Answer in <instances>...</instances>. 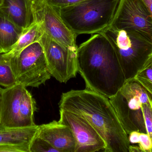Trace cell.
<instances>
[{
  "instance_id": "5b68a950",
  "label": "cell",
  "mask_w": 152,
  "mask_h": 152,
  "mask_svg": "<svg viewBox=\"0 0 152 152\" xmlns=\"http://www.w3.org/2000/svg\"><path fill=\"white\" fill-rule=\"evenodd\" d=\"M10 57L17 84L26 87H38L52 76L43 48L39 41Z\"/></svg>"
},
{
  "instance_id": "8fae6325",
  "label": "cell",
  "mask_w": 152,
  "mask_h": 152,
  "mask_svg": "<svg viewBox=\"0 0 152 152\" xmlns=\"http://www.w3.org/2000/svg\"><path fill=\"white\" fill-rule=\"evenodd\" d=\"M25 87L17 84L3 89L0 109V123L6 127L21 128L20 117V100Z\"/></svg>"
},
{
  "instance_id": "603a6c76",
  "label": "cell",
  "mask_w": 152,
  "mask_h": 152,
  "mask_svg": "<svg viewBox=\"0 0 152 152\" xmlns=\"http://www.w3.org/2000/svg\"><path fill=\"white\" fill-rule=\"evenodd\" d=\"M0 152H30L26 147L11 144H0Z\"/></svg>"
},
{
  "instance_id": "7a4b0ae2",
  "label": "cell",
  "mask_w": 152,
  "mask_h": 152,
  "mask_svg": "<svg viewBox=\"0 0 152 152\" xmlns=\"http://www.w3.org/2000/svg\"><path fill=\"white\" fill-rule=\"evenodd\" d=\"M77 67L86 89L108 98L126 81L114 49L102 33L94 34L78 47Z\"/></svg>"
},
{
  "instance_id": "484cf974",
  "label": "cell",
  "mask_w": 152,
  "mask_h": 152,
  "mask_svg": "<svg viewBox=\"0 0 152 152\" xmlns=\"http://www.w3.org/2000/svg\"><path fill=\"white\" fill-rule=\"evenodd\" d=\"M129 152H142L139 146L130 145L129 149Z\"/></svg>"
},
{
  "instance_id": "44dd1931",
  "label": "cell",
  "mask_w": 152,
  "mask_h": 152,
  "mask_svg": "<svg viewBox=\"0 0 152 152\" xmlns=\"http://www.w3.org/2000/svg\"><path fill=\"white\" fill-rule=\"evenodd\" d=\"M30 152H58L49 142L36 135L30 145Z\"/></svg>"
},
{
  "instance_id": "9a60e30c",
  "label": "cell",
  "mask_w": 152,
  "mask_h": 152,
  "mask_svg": "<svg viewBox=\"0 0 152 152\" xmlns=\"http://www.w3.org/2000/svg\"><path fill=\"white\" fill-rule=\"evenodd\" d=\"M44 33L41 23L37 21H34L29 26L24 29L13 48L6 53L10 56L17 54L27 46L33 43L39 42Z\"/></svg>"
},
{
  "instance_id": "ffe728a7",
  "label": "cell",
  "mask_w": 152,
  "mask_h": 152,
  "mask_svg": "<svg viewBox=\"0 0 152 152\" xmlns=\"http://www.w3.org/2000/svg\"><path fill=\"white\" fill-rule=\"evenodd\" d=\"M129 143L139 144L142 152H152V142L150 136L145 133L134 131L128 136Z\"/></svg>"
},
{
  "instance_id": "8992f818",
  "label": "cell",
  "mask_w": 152,
  "mask_h": 152,
  "mask_svg": "<svg viewBox=\"0 0 152 152\" xmlns=\"http://www.w3.org/2000/svg\"><path fill=\"white\" fill-rule=\"evenodd\" d=\"M39 42L43 48L52 76L63 83L75 77L77 73V49L67 47L45 33Z\"/></svg>"
},
{
  "instance_id": "3957f363",
  "label": "cell",
  "mask_w": 152,
  "mask_h": 152,
  "mask_svg": "<svg viewBox=\"0 0 152 152\" xmlns=\"http://www.w3.org/2000/svg\"><path fill=\"white\" fill-rule=\"evenodd\" d=\"M121 0H83L55 9L67 26L78 36L102 33L112 25Z\"/></svg>"
},
{
  "instance_id": "ba28073f",
  "label": "cell",
  "mask_w": 152,
  "mask_h": 152,
  "mask_svg": "<svg viewBox=\"0 0 152 152\" xmlns=\"http://www.w3.org/2000/svg\"><path fill=\"white\" fill-rule=\"evenodd\" d=\"M59 111V122L67 126L75 137V152H105V142L85 118L65 110Z\"/></svg>"
},
{
  "instance_id": "d4e9b609",
  "label": "cell",
  "mask_w": 152,
  "mask_h": 152,
  "mask_svg": "<svg viewBox=\"0 0 152 152\" xmlns=\"http://www.w3.org/2000/svg\"><path fill=\"white\" fill-rule=\"evenodd\" d=\"M149 10L152 19V0H142Z\"/></svg>"
},
{
  "instance_id": "d6986e66",
  "label": "cell",
  "mask_w": 152,
  "mask_h": 152,
  "mask_svg": "<svg viewBox=\"0 0 152 152\" xmlns=\"http://www.w3.org/2000/svg\"><path fill=\"white\" fill-rule=\"evenodd\" d=\"M131 79L140 84L152 96V53Z\"/></svg>"
},
{
  "instance_id": "ac0fdd59",
  "label": "cell",
  "mask_w": 152,
  "mask_h": 152,
  "mask_svg": "<svg viewBox=\"0 0 152 152\" xmlns=\"http://www.w3.org/2000/svg\"><path fill=\"white\" fill-rule=\"evenodd\" d=\"M11 64V57L7 53H0V86L4 88L17 84Z\"/></svg>"
},
{
  "instance_id": "7c38bea8",
  "label": "cell",
  "mask_w": 152,
  "mask_h": 152,
  "mask_svg": "<svg viewBox=\"0 0 152 152\" xmlns=\"http://www.w3.org/2000/svg\"><path fill=\"white\" fill-rule=\"evenodd\" d=\"M0 9L23 29L34 21L32 5L28 0H2Z\"/></svg>"
},
{
  "instance_id": "5bb4252c",
  "label": "cell",
  "mask_w": 152,
  "mask_h": 152,
  "mask_svg": "<svg viewBox=\"0 0 152 152\" xmlns=\"http://www.w3.org/2000/svg\"><path fill=\"white\" fill-rule=\"evenodd\" d=\"M23 30L0 9V53L10 51Z\"/></svg>"
},
{
  "instance_id": "e0dca14e",
  "label": "cell",
  "mask_w": 152,
  "mask_h": 152,
  "mask_svg": "<svg viewBox=\"0 0 152 152\" xmlns=\"http://www.w3.org/2000/svg\"><path fill=\"white\" fill-rule=\"evenodd\" d=\"M37 109L35 100L25 87L20 100V117L21 128L30 127L36 125L35 124L34 114Z\"/></svg>"
},
{
  "instance_id": "4316f807",
  "label": "cell",
  "mask_w": 152,
  "mask_h": 152,
  "mask_svg": "<svg viewBox=\"0 0 152 152\" xmlns=\"http://www.w3.org/2000/svg\"><path fill=\"white\" fill-rule=\"evenodd\" d=\"M3 89L0 86V109H1V103L2 97L3 92Z\"/></svg>"
},
{
  "instance_id": "f1b7e54d",
  "label": "cell",
  "mask_w": 152,
  "mask_h": 152,
  "mask_svg": "<svg viewBox=\"0 0 152 152\" xmlns=\"http://www.w3.org/2000/svg\"><path fill=\"white\" fill-rule=\"evenodd\" d=\"M2 2V0H0V5L1 4Z\"/></svg>"
},
{
  "instance_id": "9c48e42d",
  "label": "cell",
  "mask_w": 152,
  "mask_h": 152,
  "mask_svg": "<svg viewBox=\"0 0 152 152\" xmlns=\"http://www.w3.org/2000/svg\"><path fill=\"white\" fill-rule=\"evenodd\" d=\"M35 20L40 22L44 33L51 38L67 47L77 49V36L65 24L54 8L45 3L35 17Z\"/></svg>"
},
{
  "instance_id": "cb8c5ba5",
  "label": "cell",
  "mask_w": 152,
  "mask_h": 152,
  "mask_svg": "<svg viewBox=\"0 0 152 152\" xmlns=\"http://www.w3.org/2000/svg\"><path fill=\"white\" fill-rule=\"evenodd\" d=\"M45 0H33L32 2V9L34 18L42 10L44 5Z\"/></svg>"
},
{
  "instance_id": "7402d4cb",
  "label": "cell",
  "mask_w": 152,
  "mask_h": 152,
  "mask_svg": "<svg viewBox=\"0 0 152 152\" xmlns=\"http://www.w3.org/2000/svg\"><path fill=\"white\" fill-rule=\"evenodd\" d=\"M83 1V0H45V3L57 10L75 5Z\"/></svg>"
},
{
  "instance_id": "30bf717a",
  "label": "cell",
  "mask_w": 152,
  "mask_h": 152,
  "mask_svg": "<svg viewBox=\"0 0 152 152\" xmlns=\"http://www.w3.org/2000/svg\"><path fill=\"white\" fill-rule=\"evenodd\" d=\"M37 136L47 141L58 152H75V139L72 131L59 121L53 120L39 126Z\"/></svg>"
},
{
  "instance_id": "277c9868",
  "label": "cell",
  "mask_w": 152,
  "mask_h": 152,
  "mask_svg": "<svg viewBox=\"0 0 152 152\" xmlns=\"http://www.w3.org/2000/svg\"><path fill=\"white\" fill-rule=\"evenodd\" d=\"M115 51L126 80L134 77L152 53V43L135 34L112 26L102 33Z\"/></svg>"
},
{
  "instance_id": "6da1fadb",
  "label": "cell",
  "mask_w": 152,
  "mask_h": 152,
  "mask_svg": "<svg viewBox=\"0 0 152 152\" xmlns=\"http://www.w3.org/2000/svg\"><path fill=\"white\" fill-rule=\"evenodd\" d=\"M59 107L85 118L105 142L104 152H129L128 135L109 98L86 88L72 90L62 94Z\"/></svg>"
},
{
  "instance_id": "4fadbf2b",
  "label": "cell",
  "mask_w": 152,
  "mask_h": 152,
  "mask_svg": "<svg viewBox=\"0 0 152 152\" xmlns=\"http://www.w3.org/2000/svg\"><path fill=\"white\" fill-rule=\"evenodd\" d=\"M38 128L39 126L37 125L30 127L10 128L0 123V144L19 145L29 150Z\"/></svg>"
},
{
  "instance_id": "52a82bcc",
  "label": "cell",
  "mask_w": 152,
  "mask_h": 152,
  "mask_svg": "<svg viewBox=\"0 0 152 152\" xmlns=\"http://www.w3.org/2000/svg\"><path fill=\"white\" fill-rule=\"evenodd\" d=\"M112 26L143 37L152 43V19L142 0H121Z\"/></svg>"
},
{
  "instance_id": "2e32d148",
  "label": "cell",
  "mask_w": 152,
  "mask_h": 152,
  "mask_svg": "<svg viewBox=\"0 0 152 152\" xmlns=\"http://www.w3.org/2000/svg\"><path fill=\"white\" fill-rule=\"evenodd\" d=\"M109 99L116 112L121 126L128 135L134 131L139 132L132 121L130 109H129L125 100L118 92Z\"/></svg>"
},
{
  "instance_id": "83f0119b",
  "label": "cell",
  "mask_w": 152,
  "mask_h": 152,
  "mask_svg": "<svg viewBox=\"0 0 152 152\" xmlns=\"http://www.w3.org/2000/svg\"><path fill=\"white\" fill-rule=\"evenodd\" d=\"M29 1V2L31 4V5H32V2H33V0H28Z\"/></svg>"
}]
</instances>
